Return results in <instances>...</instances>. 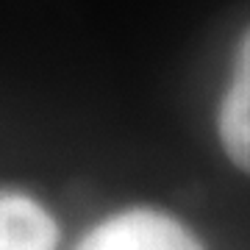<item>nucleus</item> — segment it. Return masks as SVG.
I'll return each mask as SVG.
<instances>
[{"label":"nucleus","instance_id":"nucleus-1","mask_svg":"<svg viewBox=\"0 0 250 250\" xmlns=\"http://www.w3.org/2000/svg\"><path fill=\"white\" fill-rule=\"evenodd\" d=\"M78 250H203V245L175 217L153 208H131L92 228Z\"/></svg>","mask_w":250,"mask_h":250},{"label":"nucleus","instance_id":"nucleus-2","mask_svg":"<svg viewBox=\"0 0 250 250\" xmlns=\"http://www.w3.org/2000/svg\"><path fill=\"white\" fill-rule=\"evenodd\" d=\"M220 139L228 159L250 172V31L239 45L231 83L220 106Z\"/></svg>","mask_w":250,"mask_h":250},{"label":"nucleus","instance_id":"nucleus-3","mask_svg":"<svg viewBox=\"0 0 250 250\" xmlns=\"http://www.w3.org/2000/svg\"><path fill=\"white\" fill-rule=\"evenodd\" d=\"M59 228L45 206L22 192H0V250H56Z\"/></svg>","mask_w":250,"mask_h":250}]
</instances>
